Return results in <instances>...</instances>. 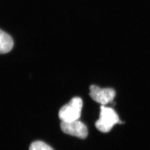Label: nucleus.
Here are the masks:
<instances>
[{
	"mask_svg": "<svg viewBox=\"0 0 150 150\" xmlns=\"http://www.w3.org/2000/svg\"><path fill=\"white\" fill-rule=\"evenodd\" d=\"M120 122L118 115L113 108L102 105L100 118L96 122L95 126L101 132L107 133L111 131L115 125L120 123Z\"/></svg>",
	"mask_w": 150,
	"mask_h": 150,
	"instance_id": "1",
	"label": "nucleus"
},
{
	"mask_svg": "<svg viewBox=\"0 0 150 150\" xmlns=\"http://www.w3.org/2000/svg\"><path fill=\"white\" fill-rule=\"evenodd\" d=\"M83 102L78 97H74L59 110V117L62 122H70L80 118Z\"/></svg>",
	"mask_w": 150,
	"mask_h": 150,
	"instance_id": "2",
	"label": "nucleus"
},
{
	"mask_svg": "<svg viewBox=\"0 0 150 150\" xmlns=\"http://www.w3.org/2000/svg\"><path fill=\"white\" fill-rule=\"evenodd\" d=\"M90 96L96 102L105 105L112 102L116 96V92L111 88H102L96 85L90 87Z\"/></svg>",
	"mask_w": 150,
	"mask_h": 150,
	"instance_id": "3",
	"label": "nucleus"
},
{
	"mask_svg": "<svg viewBox=\"0 0 150 150\" xmlns=\"http://www.w3.org/2000/svg\"><path fill=\"white\" fill-rule=\"evenodd\" d=\"M61 128L64 134L82 139H86L88 136V129L86 125L79 120L61 122Z\"/></svg>",
	"mask_w": 150,
	"mask_h": 150,
	"instance_id": "4",
	"label": "nucleus"
},
{
	"mask_svg": "<svg viewBox=\"0 0 150 150\" xmlns=\"http://www.w3.org/2000/svg\"><path fill=\"white\" fill-rule=\"evenodd\" d=\"M13 41L11 36L0 30V54H7L13 47Z\"/></svg>",
	"mask_w": 150,
	"mask_h": 150,
	"instance_id": "5",
	"label": "nucleus"
},
{
	"mask_svg": "<svg viewBox=\"0 0 150 150\" xmlns=\"http://www.w3.org/2000/svg\"><path fill=\"white\" fill-rule=\"evenodd\" d=\"M29 150H54L49 145L42 141H37L32 142L30 145Z\"/></svg>",
	"mask_w": 150,
	"mask_h": 150,
	"instance_id": "6",
	"label": "nucleus"
}]
</instances>
